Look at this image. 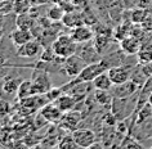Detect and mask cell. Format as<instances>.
Masks as SVG:
<instances>
[{
  "mask_svg": "<svg viewBox=\"0 0 152 149\" xmlns=\"http://www.w3.org/2000/svg\"><path fill=\"white\" fill-rule=\"evenodd\" d=\"M52 48L56 53L57 58L64 60L66 58H68V57L76 54L77 43H76L70 35H59L53 41Z\"/></svg>",
  "mask_w": 152,
  "mask_h": 149,
  "instance_id": "obj_1",
  "label": "cell"
},
{
  "mask_svg": "<svg viewBox=\"0 0 152 149\" xmlns=\"http://www.w3.org/2000/svg\"><path fill=\"white\" fill-rule=\"evenodd\" d=\"M32 90L34 95H45L52 89V81L48 75V71L36 68L32 73Z\"/></svg>",
  "mask_w": 152,
  "mask_h": 149,
  "instance_id": "obj_2",
  "label": "cell"
},
{
  "mask_svg": "<svg viewBox=\"0 0 152 149\" xmlns=\"http://www.w3.org/2000/svg\"><path fill=\"white\" fill-rule=\"evenodd\" d=\"M108 71V66L106 64L103 60L92 64H86L85 68L80 72V75L76 77V80L80 82H93V80L98 77L101 73Z\"/></svg>",
  "mask_w": 152,
  "mask_h": 149,
  "instance_id": "obj_3",
  "label": "cell"
},
{
  "mask_svg": "<svg viewBox=\"0 0 152 149\" xmlns=\"http://www.w3.org/2000/svg\"><path fill=\"white\" fill-rule=\"evenodd\" d=\"M86 66V63L83 60L79 55H71L66 58L63 60V66H62V72L68 77L74 78V77H77L80 75V72L84 70Z\"/></svg>",
  "mask_w": 152,
  "mask_h": 149,
  "instance_id": "obj_4",
  "label": "cell"
},
{
  "mask_svg": "<svg viewBox=\"0 0 152 149\" xmlns=\"http://www.w3.org/2000/svg\"><path fill=\"white\" fill-rule=\"evenodd\" d=\"M76 55L80 57L86 64L97 63V62H101L102 60L101 54L98 53L96 47H94V44H90V41H88V43H83V44H77Z\"/></svg>",
  "mask_w": 152,
  "mask_h": 149,
  "instance_id": "obj_5",
  "label": "cell"
},
{
  "mask_svg": "<svg viewBox=\"0 0 152 149\" xmlns=\"http://www.w3.org/2000/svg\"><path fill=\"white\" fill-rule=\"evenodd\" d=\"M140 87L137 85L134 81L129 80V81L121 84V85H113L112 87V95L113 98L117 99H129L130 97H133L137 91H138Z\"/></svg>",
  "mask_w": 152,
  "mask_h": 149,
  "instance_id": "obj_6",
  "label": "cell"
},
{
  "mask_svg": "<svg viewBox=\"0 0 152 149\" xmlns=\"http://www.w3.org/2000/svg\"><path fill=\"white\" fill-rule=\"evenodd\" d=\"M72 137L79 147L84 149L96 143V134L90 129H76L75 131H72Z\"/></svg>",
  "mask_w": 152,
  "mask_h": 149,
  "instance_id": "obj_7",
  "label": "cell"
},
{
  "mask_svg": "<svg viewBox=\"0 0 152 149\" xmlns=\"http://www.w3.org/2000/svg\"><path fill=\"white\" fill-rule=\"evenodd\" d=\"M41 53V44L37 40H30L28 43L25 45L17 48L16 54L21 58H35V57H40Z\"/></svg>",
  "mask_w": 152,
  "mask_h": 149,
  "instance_id": "obj_8",
  "label": "cell"
},
{
  "mask_svg": "<svg viewBox=\"0 0 152 149\" xmlns=\"http://www.w3.org/2000/svg\"><path fill=\"white\" fill-rule=\"evenodd\" d=\"M40 114L45 121L52 122V124H57V122L62 121L64 113L53 102H49L48 104L43 105V108H41V110H40Z\"/></svg>",
  "mask_w": 152,
  "mask_h": 149,
  "instance_id": "obj_9",
  "label": "cell"
},
{
  "mask_svg": "<svg viewBox=\"0 0 152 149\" xmlns=\"http://www.w3.org/2000/svg\"><path fill=\"white\" fill-rule=\"evenodd\" d=\"M107 73H108L113 85H121V84L129 81V80H130V76H132V72L125 66L111 67V68H108Z\"/></svg>",
  "mask_w": 152,
  "mask_h": 149,
  "instance_id": "obj_10",
  "label": "cell"
},
{
  "mask_svg": "<svg viewBox=\"0 0 152 149\" xmlns=\"http://www.w3.org/2000/svg\"><path fill=\"white\" fill-rule=\"evenodd\" d=\"M70 36L77 44H83V43L92 41V39L94 37V31L89 27V26L81 25V26H77V27H75V28H71Z\"/></svg>",
  "mask_w": 152,
  "mask_h": 149,
  "instance_id": "obj_11",
  "label": "cell"
},
{
  "mask_svg": "<svg viewBox=\"0 0 152 149\" xmlns=\"http://www.w3.org/2000/svg\"><path fill=\"white\" fill-rule=\"evenodd\" d=\"M120 48H121V52H124V54L137 55L138 52L140 50V48H142V43H140V40H138L137 37L130 35L120 41Z\"/></svg>",
  "mask_w": 152,
  "mask_h": 149,
  "instance_id": "obj_12",
  "label": "cell"
},
{
  "mask_svg": "<svg viewBox=\"0 0 152 149\" xmlns=\"http://www.w3.org/2000/svg\"><path fill=\"white\" fill-rule=\"evenodd\" d=\"M10 40H12L14 47L20 48L22 45H25L26 43H28L30 40H32V33L30 30H23V28L18 27L17 30H14L10 33Z\"/></svg>",
  "mask_w": 152,
  "mask_h": 149,
  "instance_id": "obj_13",
  "label": "cell"
},
{
  "mask_svg": "<svg viewBox=\"0 0 152 149\" xmlns=\"http://www.w3.org/2000/svg\"><path fill=\"white\" fill-rule=\"evenodd\" d=\"M53 103H54V104L58 107L63 113H67V112H71V110L74 109V107L76 105V103L77 102H76V99L72 97L71 94L62 93Z\"/></svg>",
  "mask_w": 152,
  "mask_h": 149,
  "instance_id": "obj_14",
  "label": "cell"
},
{
  "mask_svg": "<svg viewBox=\"0 0 152 149\" xmlns=\"http://www.w3.org/2000/svg\"><path fill=\"white\" fill-rule=\"evenodd\" d=\"M62 23L66 26V27H70V28H75V27H77V26L85 25L84 14L80 12H76V10L66 13L62 20Z\"/></svg>",
  "mask_w": 152,
  "mask_h": 149,
  "instance_id": "obj_15",
  "label": "cell"
},
{
  "mask_svg": "<svg viewBox=\"0 0 152 149\" xmlns=\"http://www.w3.org/2000/svg\"><path fill=\"white\" fill-rule=\"evenodd\" d=\"M92 84H93V87L96 90H107V91H110L113 86V84L111 81V78H110L107 71L103 72V73H101L98 77L94 78Z\"/></svg>",
  "mask_w": 152,
  "mask_h": 149,
  "instance_id": "obj_16",
  "label": "cell"
},
{
  "mask_svg": "<svg viewBox=\"0 0 152 149\" xmlns=\"http://www.w3.org/2000/svg\"><path fill=\"white\" fill-rule=\"evenodd\" d=\"M81 118H80V114L79 113H75V112H67V113H64L63 114V118H62V121L66 124L67 126V129H70L71 131H75V127L77 126L79 124V121H80Z\"/></svg>",
  "mask_w": 152,
  "mask_h": 149,
  "instance_id": "obj_17",
  "label": "cell"
},
{
  "mask_svg": "<svg viewBox=\"0 0 152 149\" xmlns=\"http://www.w3.org/2000/svg\"><path fill=\"white\" fill-rule=\"evenodd\" d=\"M64 14H66V12L61 8L59 5H53L50 7V8L48 9V12H47V17H48V20H50L52 22H61L63 20V17H64Z\"/></svg>",
  "mask_w": 152,
  "mask_h": 149,
  "instance_id": "obj_18",
  "label": "cell"
},
{
  "mask_svg": "<svg viewBox=\"0 0 152 149\" xmlns=\"http://www.w3.org/2000/svg\"><path fill=\"white\" fill-rule=\"evenodd\" d=\"M94 98H96L97 103H99L101 105L111 104L112 100H113L112 93H110V91H107V90H96V93H94Z\"/></svg>",
  "mask_w": 152,
  "mask_h": 149,
  "instance_id": "obj_19",
  "label": "cell"
},
{
  "mask_svg": "<svg viewBox=\"0 0 152 149\" xmlns=\"http://www.w3.org/2000/svg\"><path fill=\"white\" fill-rule=\"evenodd\" d=\"M18 98L23 99V98H30L34 95V90H32V82L31 81H22V84L20 85V89L17 91Z\"/></svg>",
  "mask_w": 152,
  "mask_h": 149,
  "instance_id": "obj_20",
  "label": "cell"
},
{
  "mask_svg": "<svg viewBox=\"0 0 152 149\" xmlns=\"http://www.w3.org/2000/svg\"><path fill=\"white\" fill-rule=\"evenodd\" d=\"M108 43H110V36L108 35H97L94 37V47L98 50V53L102 55L104 52V49L108 47Z\"/></svg>",
  "mask_w": 152,
  "mask_h": 149,
  "instance_id": "obj_21",
  "label": "cell"
},
{
  "mask_svg": "<svg viewBox=\"0 0 152 149\" xmlns=\"http://www.w3.org/2000/svg\"><path fill=\"white\" fill-rule=\"evenodd\" d=\"M34 25V20L31 18V16L27 13H22L17 17V26L20 28H23V30H30L31 31V27Z\"/></svg>",
  "mask_w": 152,
  "mask_h": 149,
  "instance_id": "obj_22",
  "label": "cell"
},
{
  "mask_svg": "<svg viewBox=\"0 0 152 149\" xmlns=\"http://www.w3.org/2000/svg\"><path fill=\"white\" fill-rule=\"evenodd\" d=\"M130 33H132V27H128L126 23H125V25H119L117 26L115 32H113V36H115L116 40L121 41V40H124L125 37L130 36Z\"/></svg>",
  "mask_w": 152,
  "mask_h": 149,
  "instance_id": "obj_23",
  "label": "cell"
},
{
  "mask_svg": "<svg viewBox=\"0 0 152 149\" xmlns=\"http://www.w3.org/2000/svg\"><path fill=\"white\" fill-rule=\"evenodd\" d=\"M137 59H138L139 64H147L152 62V49L147 48H140V50L137 54Z\"/></svg>",
  "mask_w": 152,
  "mask_h": 149,
  "instance_id": "obj_24",
  "label": "cell"
},
{
  "mask_svg": "<svg viewBox=\"0 0 152 149\" xmlns=\"http://www.w3.org/2000/svg\"><path fill=\"white\" fill-rule=\"evenodd\" d=\"M21 84H22L21 80L9 78V80H7V81L4 82L3 89H4V91H5V93H8V94H14V91H18Z\"/></svg>",
  "mask_w": 152,
  "mask_h": 149,
  "instance_id": "obj_25",
  "label": "cell"
},
{
  "mask_svg": "<svg viewBox=\"0 0 152 149\" xmlns=\"http://www.w3.org/2000/svg\"><path fill=\"white\" fill-rule=\"evenodd\" d=\"M56 59H57V55H56V53H54V50H53L52 47H48V48H45L44 50H41V53H40V60L41 62L52 63V62H54Z\"/></svg>",
  "mask_w": 152,
  "mask_h": 149,
  "instance_id": "obj_26",
  "label": "cell"
},
{
  "mask_svg": "<svg viewBox=\"0 0 152 149\" xmlns=\"http://www.w3.org/2000/svg\"><path fill=\"white\" fill-rule=\"evenodd\" d=\"M147 18V14H146V10L142 9V8H137L132 12L130 14V20L133 23H143V21Z\"/></svg>",
  "mask_w": 152,
  "mask_h": 149,
  "instance_id": "obj_27",
  "label": "cell"
},
{
  "mask_svg": "<svg viewBox=\"0 0 152 149\" xmlns=\"http://www.w3.org/2000/svg\"><path fill=\"white\" fill-rule=\"evenodd\" d=\"M79 145L76 144V141L74 140V137L71 136H66L59 141L58 144V149H77Z\"/></svg>",
  "mask_w": 152,
  "mask_h": 149,
  "instance_id": "obj_28",
  "label": "cell"
},
{
  "mask_svg": "<svg viewBox=\"0 0 152 149\" xmlns=\"http://www.w3.org/2000/svg\"><path fill=\"white\" fill-rule=\"evenodd\" d=\"M151 108L152 107L148 104L146 105H143L142 108L139 109V113H138V120H137V122H138V124H142V122H144L147 120L148 117H151V114H152V110H151Z\"/></svg>",
  "mask_w": 152,
  "mask_h": 149,
  "instance_id": "obj_29",
  "label": "cell"
},
{
  "mask_svg": "<svg viewBox=\"0 0 152 149\" xmlns=\"http://www.w3.org/2000/svg\"><path fill=\"white\" fill-rule=\"evenodd\" d=\"M140 66H142V70H143L144 75H146L147 77L152 76V62L151 63H147V64H140Z\"/></svg>",
  "mask_w": 152,
  "mask_h": 149,
  "instance_id": "obj_30",
  "label": "cell"
},
{
  "mask_svg": "<svg viewBox=\"0 0 152 149\" xmlns=\"http://www.w3.org/2000/svg\"><path fill=\"white\" fill-rule=\"evenodd\" d=\"M125 149H144V148H143L142 144L138 143V141L132 140L130 143H128V145H126V148H125Z\"/></svg>",
  "mask_w": 152,
  "mask_h": 149,
  "instance_id": "obj_31",
  "label": "cell"
},
{
  "mask_svg": "<svg viewBox=\"0 0 152 149\" xmlns=\"http://www.w3.org/2000/svg\"><path fill=\"white\" fill-rule=\"evenodd\" d=\"M86 149H103V145L99 144V143H97V141H96V143L92 144L89 148H86Z\"/></svg>",
  "mask_w": 152,
  "mask_h": 149,
  "instance_id": "obj_32",
  "label": "cell"
},
{
  "mask_svg": "<svg viewBox=\"0 0 152 149\" xmlns=\"http://www.w3.org/2000/svg\"><path fill=\"white\" fill-rule=\"evenodd\" d=\"M147 103H148V104H150V105L152 107V93L150 94V97H148V102H147Z\"/></svg>",
  "mask_w": 152,
  "mask_h": 149,
  "instance_id": "obj_33",
  "label": "cell"
},
{
  "mask_svg": "<svg viewBox=\"0 0 152 149\" xmlns=\"http://www.w3.org/2000/svg\"><path fill=\"white\" fill-rule=\"evenodd\" d=\"M3 35H4V28H3L1 26H0V37H1Z\"/></svg>",
  "mask_w": 152,
  "mask_h": 149,
  "instance_id": "obj_34",
  "label": "cell"
},
{
  "mask_svg": "<svg viewBox=\"0 0 152 149\" xmlns=\"http://www.w3.org/2000/svg\"><path fill=\"white\" fill-rule=\"evenodd\" d=\"M30 149H41V148H40V145H36V147H32V148H30Z\"/></svg>",
  "mask_w": 152,
  "mask_h": 149,
  "instance_id": "obj_35",
  "label": "cell"
},
{
  "mask_svg": "<svg viewBox=\"0 0 152 149\" xmlns=\"http://www.w3.org/2000/svg\"><path fill=\"white\" fill-rule=\"evenodd\" d=\"M151 149H152V147H151Z\"/></svg>",
  "mask_w": 152,
  "mask_h": 149,
  "instance_id": "obj_36",
  "label": "cell"
}]
</instances>
